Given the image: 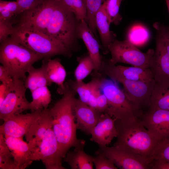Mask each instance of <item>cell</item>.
Returning a JSON list of instances; mask_svg holds the SVG:
<instances>
[{"mask_svg": "<svg viewBox=\"0 0 169 169\" xmlns=\"http://www.w3.org/2000/svg\"><path fill=\"white\" fill-rule=\"evenodd\" d=\"M22 13L18 25L42 33L71 53L79 49L77 28L80 21L61 0H35Z\"/></svg>", "mask_w": 169, "mask_h": 169, "instance_id": "obj_1", "label": "cell"}, {"mask_svg": "<svg viewBox=\"0 0 169 169\" xmlns=\"http://www.w3.org/2000/svg\"><path fill=\"white\" fill-rule=\"evenodd\" d=\"M76 92L64 83L62 97L49 109L52 118L53 128L62 157L64 158L72 147L84 146V140L77 138L74 107Z\"/></svg>", "mask_w": 169, "mask_h": 169, "instance_id": "obj_2", "label": "cell"}, {"mask_svg": "<svg viewBox=\"0 0 169 169\" xmlns=\"http://www.w3.org/2000/svg\"><path fill=\"white\" fill-rule=\"evenodd\" d=\"M31 146L34 161L41 160L46 169H65L63 158L53 128L49 109H43L37 121L25 136Z\"/></svg>", "mask_w": 169, "mask_h": 169, "instance_id": "obj_3", "label": "cell"}, {"mask_svg": "<svg viewBox=\"0 0 169 169\" xmlns=\"http://www.w3.org/2000/svg\"><path fill=\"white\" fill-rule=\"evenodd\" d=\"M115 123L117 134L113 146L131 151L151 163L159 142L143 125L141 118L116 119Z\"/></svg>", "mask_w": 169, "mask_h": 169, "instance_id": "obj_4", "label": "cell"}, {"mask_svg": "<svg viewBox=\"0 0 169 169\" xmlns=\"http://www.w3.org/2000/svg\"><path fill=\"white\" fill-rule=\"evenodd\" d=\"M42 57L11 37L1 43L0 62L14 79L25 80L26 73Z\"/></svg>", "mask_w": 169, "mask_h": 169, "instance_id": "obj_5", "label": "cell"}, {"mask_svg": "<svg viewBox=\"0 0 169 169\" xmlns=\"http://www.w3.org/2000/svg\"><path fill=\"white\" fill-rule=\"evenodd\" d=\"M10 36L43 59L58 55L70 57L72 53L63 45L47 36L29 28L18 25Z\"/></svg>", "mask_w": 169, "mask_h": 169, "instance_id": "obj_6", "label": "cell"}, {"mask_svg": "<svg viewBox=\"0 0 169 169\" xmlns=\"http://www.w3.org/2000/svg\"><path fill=\"white\" fill-rule=\"evenodd\" d=\"M100 89L108 101V107L105 113L116 119L141 117L143 112L128 99L117 82L103 76Z\"/></svg>", "mask_w": 169, "mask_h": 169, "instance_id": "obj_7", "label": "cell"}, {"mask_svg": "<svg viewBox=\"0 0 169 169\" xmlns=\"http://www.w3.org/2000/svg\"><path fill=\"white\" fill-rule=\"evenodd\" d=\"M108 49L111 56L109 61L112 65L121 63L143 68H149L154 53L152 49L143 53L127 39L119 41L116 39L109 45Z\"/></svg>", "mask_w": 169, "mask_h": 169, "instance_id": "obj_8", "label": "cell"}, {"mask_svg": "<svg viewBox=\"0 0 169 169\" xmlns=\"http://www.w3.org/2000/svg\"><path fill=\"white\" fill-rule=\"evenodd\" d=\"M100 74L121 84L127 97L141 111L144 112L150 109V98L155 84L154 79L147 82L132 81L124 79L111 73Z\"/></svg>", "mask_w": 169, "mask_h": 169, "instance_id": "obj_9", "label": "cell"}, {"mask_svg": "<svg viewBox=\"0 0 169 169\" xmlns=\"http://www.w3.org/2000/svg\"><path fill=\"white\" fill-rule=\"evenodd\" d=\"M95 154L105 156L120 169H151V163L148 160L125 149L114 146H99Z\"/></svg>", "mask_w": 169, "mask_h": 169, "instance_id": "obj_10", "label": "cell"}, {"mask_svg": "<svg viewBox=\"0 0 169 169\" xmlns=\"http://www.w3.org/2000/svg\"><path fill=\"white\" fill-rule=\"evenodd\" d=\"M27 89L24 81L14 79L10 86L9 91L0 105V119L3 120L12 116L18 115L29 110V104L25 93Z\"/></svg>", "mask_w": 169, "mask_h": 169, "instance_id": "obj_11", "label": "cell"}, {"mask_svg": "<svg viewBox=\"0 0 169 169\" xmlns=\"http://www.w3.org/2000/svg\"><path fill=\"white\" fill-rule=\"evenodd\" d=\"M141 122L160 142L169 138V110L150 108L143 112Z\"/></svg>", "mask_w": 169, "mask_h": 169, "instance_id": "obj_12", "label": "cell"}, {"mask_svg": "<svg viewBox=\"0 0 169 169\" xmlns=\"http://www.w3.org/2000/svg\"><path fill=\"white\" fill-rule=\"evenodd\" d=\"M43 109L25 114L22 113L7 118L0 126V133L4 136L23 137L39 118Z\"/></svg>", "mask_w": 169, "mask_h": 169, "instance_id": "obj_13", "label": "cell"}, {"mask_svg": "<svg viewBox=\"0 0 169 169\" xmlns=\"http://www.w3.org/2000/svg\"><path fill=\"white\" fill-rule=\"evenodd\" d=\"M99 72L100 73H111L130 80L147 82L154 79L152 72L149 68L112 65L110 63L109 59L104 57H103Z\"/></svg>", "mask_w": 169, "mask_h": 169, "instance_id": "obj_14", "label": "cell"}, {"mask_svg": "<svg viewBox=\"0 0 169 169\" xmlns=\"http://www.w3.org/2000/svg\"><path fill=\"white\" fill-rule=\"evenodd\" d=\"M4 137L13 156L15 169H24L34 161L32 148L28 142L23 141V137Z\"/></svg>", "mask_w": 169, "mask_h": 169, "instance_id": "obj_15", "label": "cell"}, {"mask_svg": "<svg viewBox=\"0 0 169 169\" xmlns=\"http://www.w3.org/2000/svg\"><path fill=\"white\" fill-rule=\"evenodd\" d=\"M156 48L149 64L156 82L169 81V56L160 38L156 35Z\"/></svg>", "mask_w": 169, "mask_h": 169, "instance_id": "obj_16", "label": "cell"}, {"mask_svg": "<svg viewBox=\"0 0 169 169\" xmlns=\"http://www.w3.org/2000/svg\"><path fill=\"white\" fill-rule=\"evenodd\" d=\"M74 112L77 129L87 135L99 121L103 113L77 99Z\"/></svg>", "mask_w": 169, "mask_h": 169, "instance_id": "obj_17", "label": "cell"}, {"mask_svg": "<svg viewBox=\"0 0 169 169\" xmlns=\"http://www.w3.org/2000/svg\"><path fill=\"white\" fill-rule=\"evenodd\" d=\"M115 119L107 114H103L98 122L91 130L90 141L97 143L99 146H107L110 144L117 136Z\"/></svg>", "mask_w": 169, "mask_h": 169, "instance_id": "obj_18", "label": "cell"}, {"mask_svg": "<svg viewBox=\"0 0 169 169\" xmlns=\"http://www.w3.org/2000/svg\"><path fill=\"white\" fill-rule=\"evenodd\" d=\"M77 35L79 38L81 39L83 41L93 61L95 67L93 71L98 72L103 59L100 51L101 47L85 20L80 21L79 23Z\"/></svg>", "mask_w": 169, "mask_h": 169, "instance_id": "obj_19", "label": "cell"}, {"mask_svg": "<svg viewBox=\"0 0 169 169\" xmlns=\"http://www.w3.org/2000/svg\"><path fill=\"white\" fill-rule=\"evenodd\" d=\"M110 23L102 5L96 13L95 24L101 41V48L104 54L109 52V45L116 39V35L110 30Z\"/></svg>", "mask_w": 169, "mask_h": 169, "instance_id": "obj_20", "label": "cell"}, {"mask_svg": "<svg viewBox=\"0 0 169 169\" xmlns=\"http://www.w3.org/2000/svg\"><path fill=\"white\" fill-rule=\"evenodd\" d=\"M46 63V72L48 81L50 85L55 83L58 85L57 92L60 95L63 94L64 89V82L66 76L64 67L59 58L51 59H44Z\"/></svg>", "mask_w": 169, "mask_h": 169, "instance_id": "obj_21", "label": "cell"}, {"mask_svg": "<svg viewBox=\"0 0 169 169\" xmlns=\"http://www.w3.org/2000/svg\"><path fill=\"white\" fill-rule=\"evenodd\" d=\"M84 146L74 148L73 151H69L64 161L72 169H92L93 156L86 154L84 151Z\"/></svg>", "mask_w": 169, "mask_h": 169, "instance_id": "obj_22", "label": "cell"}, {"mask_svg": "<svg viewBox=\"0 0 169 169\" xmlns=\"http://www.w3.org/2000/svg\"><path fill=\"white\" fill-rule=\"evenodd\" d=\"M150 108L169 110V81L155 82Z\"/></svg>", "mask_w": 169, "mask_h": 169, "instance_id": "obj_23", "label": "cell"}, {"mask_svg": "<svg viewBox=\"0 0 169 169\" xmlns=\"http://www.w3.org/2000/svg\"><path fill=\"white\" fill-rule=\"evenodd\" d=\"M28 75L24 81L27 89L31 92L39 87L49 86L46 72V63L44 59L42 61L41 66L38 68L31 66L28 70Z\"/></svg>", "mask_w": 169, "mask_h": 169, "instance_id": "obj_24", "label": "cell"}, {"mask_svg": "<svg viewBox=\"0 0 169 169\" xmlns=\"http://www.w3.org/2000/svg\"><path fill=\"white\" fill-rule=\"evenodd\" d=\"M31 93L32 100L30 102L29 110L32 112L48 108L51 95L47 86L38 88Z\"/></svg>", "mask_w": 169, "mask_h": 169, "instance_id": "obj_25", "label": "cell"}, {"mask_svg": "<svg viewBox=\"0 0 169 169\" xmlns=\"http://www.w3.org/2000/svg\"><path fill=\"white\" fill-rule=\"evenodd\" d=\"M78 64L74 72L75 79L83 81L94 70L93 60L88 52L77 58Z\"/></svg>", "mask_w": 169, "mask_h": 169, "instance_id": "obj_26", "label": "cell"}, {"mask_svg": "<svg viewBox=\"0 0 169 169\" xmlns=\"http://www.w3.org/2000/svg\"><path fill=\"white\" fill-rule=\"evenodd\" d=\"M85 5L87 15L85 21L90 30L97 38L95 24L96 13L105 0H83Z\"/></svg>", "mask_w": 169, "mask_h": 169, "instance_id": "obj_27", "label": "cell"}, {"mask_svg": "<svg viewBox=\"0 0 169 169\" xmlns=\"http://www.w3.org/2000/svg\"><path fill=\"white\" fill-rule=\"evenodd\" d=\"M67 82L70 88L79 95V99L88 105L92 90L91 80L86 83L83 81L69 79Z\"/></svg>", "mask_w": 169, "mask_h": 169, "instance_id": "obj_28", "label": "cell"}, {"mask_svg": "<svg viewBox=\"0 0 169 169\" xmlns=\"http://www.w3.org/2000/svg\"><path fill=\"white\" fill-rule=\"evenodd\" d=\"M0 169H15L13 154L6 142L4 136L0 133Z\"/></svg>", "mask_w": 169, "mask_h": 169, "instance_id": "obj_29", "label": "cell"}, {"mask_svg": "<svg viewBox=\"0 0 169 169\" xmlns=\"http://www.w3.org/2000/svg\"><path fill=\"white\" fill-rule=\"evenodd\" d=\"M124 0H105L103 4L109 20L110 23L119 24L122 17L119 13L122 2Z\"/></svg>", "mask_w": 169, "mask_h": 169, "instance_id": "obj_30", "label": "cell"}, {"mask_svg": "<svg viewBox=\"0 0 169 169\" xmlns=\"http://www.w3.org/2000/svg\"><path fill=\"white\" fill-rule=\"evenodd\" d=\"M79 21L86 19V8L83 0H61Z\"/></svg>", "mask_w": 169, "mask_h": 169, "instance_id": "obj_31", "label": "cell"}, {"mask_svg": "<svg viewBox=\"0 0 169 169\" xmlns=\"http://www.w3.org/2000/svg\"><path fill=\"white\" fill-rule=\"evenodd\" d=\"M149 37V33L146 29L141 26H136L129 31L127 40L134 45H139L146 41Z\"/></svg>", "mask_w": 169, "mask_h": 169, "instance_id": "obj_32", "label": "cell"}, {"mask_svg": "<svg viewBox=\"0 0 169 169\" xmlns=\"http://www.w3.org/2000/svg\"><path fill=\"white\" fill-rule=\"evenodd\" d=\"M153 26L156 31V35L160 38L169 56V25L166 26L163 24L156 22Z\"/></svg>", "mask_w": 169, "mask_h": 169, "instance_id": "obj_33", "label": "cell"}, {"mask_svg": "<svg viewBox=\"0 0 169 169\" xmlns=\"http://www.w3.org/2000/svg\"><path fill=\"white\" fill-rule=\"evenodd\" d=\"M160 159L169 162V138L160 142L153 154V159Z\"/></svg>", "mask_w": 169, "mask_h": 169, "instance_id": "obj_34", "label": "cell"}, {"mask_svg": "<svg viewBox=\"0 0 169 169\" xmlns=\"http://www.w3.org/2000/svg\"><path fill=\"white\" fill-rule=\"evenodd\" d=\"M93 161L96 169H118L110 160L102 155L93 156Z\"/></svg>", "mask_w": 169, "mask_h": 169, "instance_id": "obj_35", "label": "cell"}, {"mask_svg": "<svg viewBox=\"0 0 169 169\" xmlns=\"http://www.w3.org/2000/svg\"><path fill=\"white\" fill-rule=\"evenodd\" d=\"M10 20H0V43L10 36L13 31L14 26Z\"/></svg>", "mask_w": 169, "mask_h": 169, "instance_id": "obj_36", "label": "cell"}, {"mask_svg": "<svg viewBox=\"0 0 169 169\" xmlns=\"http://www.w3.org/2000/svg\"><path fill=\"white\" fill-rule=\"evenodd\" d=\"M108 107V103L107 99L105 96L101 91L97 98L96 109L101 113L105 114Z\"/></svg>", "mask_w": 169, "mask_h": 169, "instance_id": "obj_37", "label": "cell"}, {"mask_svg": "<svg viewBox=\"0 0 169 169\" xmlns=\"http://www.w3.org/2000/svg\"><path fill=\"white\" fill-rule=\"evenodd\" d=\"M35 0H17L18 9L15 16L30 9L34 3Z\"/></svg>", "mask_w": 169, "mask_h": 169, "instance_id": "obj_38", "label": "cell"}, {"mask_svg": "<svg viewBox=\"0 0 169 169\" xmlns=\"http://www.w3.org/2000/svg\"><path fill=\"white\" fill-rule=\"evenodd\" d=\"M0 80L2 83L9 85H12L14 81V79L2 65L0 66Z\"/></svg>", "mask_w": 169, "mask_h": 169, "instance_id": "obj_39", "label": "cell"}, {"mask_svg": "<svg viewBox=\"0 0 169 169\" xmlns=\"http://www.w3.org/2000/svg\"><path fill=\"white\" fill-rule=\"evenodd\" d=\"M0 8H5L14 14L15 16L18 9L17 2L7 1L0 0Z\"/></svg>", "mask_w": 169, "mask_h": 169, "instance_id": "obj_40", "label": "cell"}, {"mask_svg": "<svg viewBox=\"0 0 169 169\" xmlns=\"http://www.w3.org/2000/svg\"><path fill=\"white\" fill-rule=\"evenodd\" d=\"M150 166L151 169H169V162L160 159H154Z\"/></svg>", "mask_w": 169, "mask_h": 169, "instance_id": "obj_41", "label": "cell"}, {"mask_svg": "<svg viewBox=\"0 0 169 169\" xmlns=\"http://www.w3.org/2000/svg\"><path fill=\"white\" fill-rule=\"evenodd\" d=\"M10 86L2 83L0 85V105H1L8 93Z\"/></svg>", "mask_w": 169, "mask_h": 169, "instance_id": "obj_42", "label": "cell"}, {"mask_svg": "<svg viewBox=\"0 0 169 169\" xmlns=\"http://www.w3.org/2000/svg\"><path fill=\"white\" fill-rule=\"evenodd\" d=\"M14 14L7 9L0 8V20L7 21L10 20Z\"/></svg>", "mask_w": 169, "mask_h": 169, "instance_id": "obj_43", "label": "cell"}, {"mask_svg": "<svg viewBox=\"0 0 169 169\" xmlns=\"http://www.w3.org/2000/svg\"><path fill=\"white\" fill-rule=\"evenodd\" d=\"M165 1L169 13V0H165Z\"/></svg>", "mask_w": 169, "mask_h": 169, "instance_id": "obj_44", "label": "cell"}, {"mask_svg": "<svg viewBox=\"0 0 169 169\" xmlns=\"http://www.w3.org/2000/svg\"></svg>", "mask_w": 169, "mask_h": 169, "instance_id": "obj_45", "label": "cell"}]
</instances>
